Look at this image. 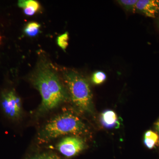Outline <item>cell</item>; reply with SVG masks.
Segmentation results:
<instances>
[{
    "instance_id": "obj_1",
    "label": "cell",
    "mask_w": 159,
    "mask_h": 159,
    "mask_svg": "<svg viewBox=\"0 0 159 159\" xmlns=\"http://www.w3.org/2000/svg\"><path fill=\"white\" fill-rule=\"evenodd\" d=\"M32 81L42 97L39 114L46 113L57 108L70 98L68 92L57 74L49 68L43 67L39 70Z\"/></svg>"
},
{
    "instance_id": "obj_2",
    "label": "cell",
    "mask_w": 159,
    "mask_h": 159,
    "mask_svg": "<svg viewBox=\"0 0 159 159\" xmlns=\"http://www.w3.org/2000/svg\"><path fill=\"white\" fill-rule=\"evenodd\" d=\"M89 133L88 129L81 119L74 113L65 111L50 120L39 133L42 143L48 142L65 135L80 137Z\"/></svg>"
},
{
    "instance_id": "obj_3",
    "label": "cell",
    "mask_w": 159,
    "mask_h": 159,
    "mask_svg": "<svg viewBox=\"0 0 159 159\" xmlns=\"http://www.w3.org/2000/svg\"><path fill=\"white\" fill-rule=\"evenodd\" d=\"M64 79L69 96L75 107L82 112L92 113L93 111V95L86 79L72 70L65 72Z\"/></svg>"
},
{
    "instance_id": "obj_4",
    "label": "cell",
    "mask_w": 159,
    "mask_h": 159,
    "mask_svg": "<svg viewBox=\"0 0 159 159\" xmlns=\"http://www.w3.org/2000/svg\"><path fill=\"white\" fill-rule=\"evenodd\" d=\"M1 109L5 116L12 121H16L22 114L20 98L13 90L3 91L0 100Z\"/></svg>"
},
{
    "instance_id": "obj_5",
    "label": "cell",
    "mask_w": 159,
    "mask_h": 159,
    "mask_svg": "<svg viewBox=\"0 0 159 159\" xmlns=\"http://www.w3.org/2000/svg\"><path fill=\"white\" fill-rule=\"evenodd\" d=\"M58 151L67 157L77 155L85 148V144L80 137L70 136L63 138L57 145Z\"/></svg>"
},
{
    "instance_id": "obj_6",
    "label": "cell",
    "mask_w": 159,
    "mask_h": 159,
    "mask_svg": "<svg viewBox=\"0 0 159 159\" xmlns=\"http://www.w3.org/2000/svg\"><path fill=\"white\" fill-rule=\"evenodd\" d=\"M136 12L155 18L159 16V0H138Z\"/></svg>"
},
{
    "instance_id": "obj_7",
    "label": "cell",
    "mask_w": 159,
    "mask_h": 159,
    "mask_svg": "<svg viewBox=\"0 0 159 159\" xmlns=\"http://www.w3.org/2000/svg\"><path fill=\"white\" fill-rule=\"evenodd\" d=\"M100 120L102 125L106 128H117L119 127L118 117L114 111L108 110L103 111L101 114Z\"/></svg>"
},
{
    "instance_id": "obj_8",
    "label": "cell",
    "mask_w": 159,
    "mask_h": 159,
    "mask_svg": "<svg viewBox=\"0 0 159 159\" xmlns=\"http://www.w3.org/2000/svg\"><path fill=\"white\" fill-rule=\"evenodd\" d=\"M18 6L24 9L25 14L31 16L40 9L39 3L33 0H21L19 1Z\"/></svg>"
},
{
    "instance_id": "obj_9",
    "label": "cell",
    "mask_w": 159,
    "mask_h": 159,
    "mask_svg": "<svg viewBox=\"0 0 159 159\" xmlns=\"http://www.w3.org/2000/svg\"><path fill=\"white\" fill-rule=\"evenodd\" d=\"M159 142V136L157 134L153 131L148 130L145 133L144 143L147 148L152 149Z\"/></svg>"
},
{
    "instance_id": "obj_10",
    "label": "cell",
    "mask_w": 159,
    "mask_h": 159,
    "mask_svg": "<svg viewBox=\"0 0 159 159\" xmlns=\"http://www.w3.org/2000/svg\"><path fill=\"white\" fill-rule=\"evenodd\" d=\"M138 0H119L118 3L122 8L129 12H136V7Z\"/></svg>"
},
{
    "instance_id": "obj_11",
    "label": "cell",
    "mask_w": 159,
    "mask_h": 159,
    "mask_svg": "<svg viewBox=\"0 0 159 159\" xmlns=\"http://www.w3.org/2000/svg\"><path fill=\"white\" fill-rule=\"evenodd\" d=\"M40 25L36 22L29 23L25 29L26 34L30 37H34L36 36L39 33Z\"/></svg>"
},
{
    "instance_id": "obj_12",
    "label": "cell",
    "mask_w": 159,
    "mask_h": 159,
    "mask_svg": "<svg viewBox=\"0 0 159 159\" xmlns=\"http://www.w3.org/2000/svg\"><path fill=\"white\" fill-rule=\"evenodd\" d=\"M106 74L102 71H98L93 74L92 77V82L95 84H100L105 81Z\"/></svg>"
},
{
    "instance_id": "obj_13",
    "label": "cell",
    "mask_w": 159,
    "mask_h": 159,
    "mask_svg": "<svg viewBox=\"0 0 159 159\" xmlns=\"http://www.w3.org/2000/svg\"><path fill=\"white\" fill-rule=\"evenodd\" d=\"M68 33L66 32L57 38V44L63 50H65L68 45Z\"/></svg>"
},
{
    "instance_id": "obj_14",
    "label": "cell",
    "mask_w": 159,
    "mask_h": 159,
    "mask_svg": "<svg viewBox=\"0 0 159 159\" xmlns=\"http://www.w3.org/2000/svg\"><path fill=\"white\" fill-rule=\"evenodd\" d=\"M29 159H47V154L37 155Z\"/></svg>"
},
{
    "instance_id": "obj_15",
    "label": "cell",
    "mask_w": 159,
    "mask_h": 159,
    "mask_svg": "<svg viewBox=\"0 0 159 159\" xmlns=\"http://www.w3.org/2000/svg\"><path fill=\"white\" fill-rule=\"evenodd\" d=\"M47 159H61L59 157L54 154H47Z\"/></svg>"
},
{
    "instance_id": "obj_16",
    "label": "cell",
    "mask_w": 159,
    "mask_h": 159,
    "mask_svg": "<svg viewBox=\"0 0 159 159\" xmlns=\"http://www.w3.org/2000/svg\"><path fill=\"white\" fill-rule=\"evenodd\" d=\"M155 127L157 131L159 133V119L156 123Z\"/></svg>"
},
{
    "instance_id": "obj_17",
    "label": "cell",
    "mask_w": 159,
    "mask_h": 159,
    "mask_svg": "<svg viewBox=\"0 0 159 159\" xmlns=\"http://www.w3.org/2000/svg\"><path fill=\"white\" fill-rule=\"evenodd\" d=\"M157 25H158V28H159V16H158V17Z\"/></svg>"
},
{
    "instance_id": "obj_18",
    "label": "cell",
    "mask_w": 159,
    "mask_h": 159,
    "mask_svg": "<svg viewBox=\"0 0 159 159\" xmlns=\"http://www.w3.org/2000/svg\"><path fill=\"white\" fill-rule=\"evenodd\" d=\"M1 36H0V42H1Z\"/></svg>"
}]
</instances>
